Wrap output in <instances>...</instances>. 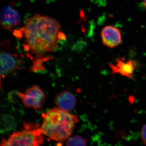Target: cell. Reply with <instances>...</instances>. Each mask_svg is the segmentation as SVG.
<instances>
[{"mask_svg": "<svg viewBox=\"0 0 146 146\" xmlns=\"http://www.w3.org/2000/svg\"><path fill=\"white\" fill-rule=\"evenodd\" d=\"M21 30L25 37V49L36 58L58 47L60 25L53 18L35 14L27 20Z\"/></svg>", "mask_w": 146, "mask_h": 146, "instance_id": "obj_1", "label": "cell"}, {"mask_svg": "<svg viewBox=\"0 0 146 146\" xmlns=\"http://www.w3.org/2000/svg\"><path fill=\"white\" fill-rule=\"evenodd\" d=\"M43 118L44 121L40 127L42 133L58 142L69 139L78 121L77 116L58 107L47 111Z\"/></svg>", "mask_w": 146, "mask_h": 146, "instance_id": "obj_2", "label": "cell"}, {"mask_svg": "<svg viewBox=\"0 0 146 146\" xmlns=\"http://www.w3.org/2000/svg\"><path fill=\"white\" fill-rule=\"evenodd\" d=\"M44 142V134L40 127L35 124L25 123L23 130L14 132L7 140L3 139L1 146L42 145Z\"/></svg>", "mask_w": 146, "mask_h": 146, "instance_id": "obj_3", "label": "cell"}, {"mask_svg": "<svg viewBox=\"0 0 146 146\" xmlns=\"http://www.w3.org/2000/svg\"><path fill=\"white\" fill-rule=\"evenodd\" d=\"M18 96L26 107L33 109H40L45 101V96L44 92L39 86L36 85L27 89L25 93L18 92Z\"/></svg>", "mask_w": 146, "mask_h": 146, "instance_id": "obj_4", "label": "cell"}, {"mask_svg": "<svg viewBox=\"0 0 146 146\" xmlns=\"http://www.w3.org/2000/svg\"><path fill=\"white\" fill-rule=\"evenodd\" d=\"M21 22V16L18 11L12 7L7 5L2 9L1 14V25L4 29H12L18 26Z\"/></svg>", "mask_w": 146, "mask_h": 146, "instance_id": "obj_5", "label": "cell"}, {"mask_svg": "<svg viewBox=\"0 0 146 146\" xmlns=\"http://www.w3.org/2000/svg\"><path fill=\"white\" fill-rule=\"evenodd\" d=\"M103 44L109 48H114L121 44L122 35L119 29L114 26L105 27L101 31Z\"/></svg>", "mask_w": 146, "mask_h": 146, "instance_id": "obj_6", "label": "cell"}, {"mask_svg": "<svg viewBox=\"0 0 146 146\" xmlns=\"http://www.w3.org/2000/svg\"><path fill=\"white\" fill-rule=\"evenodd\" d=\"M116 65L110 63L109 66L112 70V74H120L122 76L129 78H133L135 70V63L133 60L125 61L121 58L117 59Z\"/></svg>", "mask_w": 146, "mask_h": 146, "instance_id": "obj_7", "label": "cell"}, {"mask_svg": "<svg viewBox=\"0 0 146 146\" xmlns=\"http://www.w3.org/2000/svg\"><path fill=\"white\" fill-rule=\"evenodd\" d=\"M56 106L65 111H71L75 106L76 100L75 97L69 91H64L58 94L55 99Z\"/></svg>", "mask_w": 146, "mask_h": 146, "instance_id": "obj_8", "label": "cell"}, {"mask_svg": "<svg viewBox=\"0 0 146 146\" xmlns=\"http://www.w3.org/2000/svg\"><path fill=\"white\" fill-rule=\"evenodd\" d=\"M18 65V60L13 54L8 53L1 52V78H4L9 73L15 70Z\"/></svg>", "mask_w": 146, "mask_h": 146, "instance_id": "obj_9", "label": "cell"}, {"mask_svg": "<svg viewBox=\"0 0 146 146\" xmlns=\"http://www.w3.org/2000/svg\"><path fill=\"white\" fill-rule=\"evenodd\" d=\"M86 139L82 136H75L70 138L66 142L67 146H86Z\"/></svg>", "mask_w": 146, "mask_h": 146, "instance_id": "obj_10", "label": "cell"}, {"mask_svg": "<svg viewBox=\"0 0 146 146\" xmlns=\"http://www.w3.org/2000/svg\"><path fill=\"white\" fill-rule=\"evenodd\" d=\"M141 136L143 142L146 145V124L143 127L141 130Z\"/></svg>", "mask_w": 146, "mask_h": 146, "instance_id": "obj_11", "label": "cell"}, {"mask_svg": "<svg viewBox=\"0 0 146 146\" xmlns=\"http://www.w3.org/2000/svg\"><path fill=\"white\" fill-rule=\"evenodd\" d=\"M143 1L144 5L146 9V0H143Z\"/></svg>", "mask_w": 146, "mask_h": 146, "instance_id": "obj_12", "label": "cell"}]
</instances>
